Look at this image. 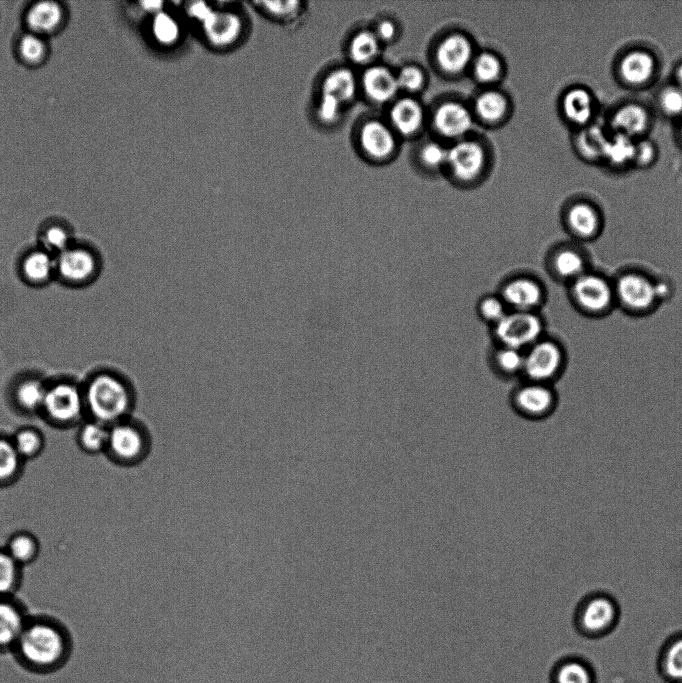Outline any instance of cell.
Wrapping results in <instances>:
<instances>
[{"mask_svg":"<svg viewBox=\"0 0 682 683\" xmlns=\"http://www.w3.org/2000/svg\"><path fill=\"white\" fill-rule=\"evenodd\" d=\"M73 651L72 635L57 618L30 615L11 653L24 670L51 674L69 661Z\"/></svg>","mask_w":682,"mask_h":683,"instance_id":"obj_1","label":"cell"},{"mask_svg":"<svg viewBox=\"0 0 682 683\" xmlns=\"http://www.w3.org/2000/svg\"><path fill=\"white\" fill-rule=\"evenodd\" d=\"M87 418L111 426L132 416L136 390L123 373L100 368L82 381Z\"/></svg>","mask_w":682,"mask_h":683,"instance_id":"obj_2","label":"cell"},{"mask_svg":"<svg viewBox=\"0 0 682 683\" xmlns=\"http://www.w3.org/2000/svg\"><path fill=\"white\" fill-rule=\"evenodd\" d=\"M39 417L57 429L77 428L87 418L82 381L68 376L48 379Z\"/></svg>","mask_w":682,"mask_h":683,"instance_id":"obj_3","label":"cell"},{"mask_svg":"<svg viewBox=\"0 0 682 683\" xmlns=\"http://www.w3.org/2000/svg\"><path fill=\"white\" fill-rule=\"evenodd\" d=\"M103 269L101 253L92 244L75 241L55 257V281L80 289L93 284Z\"/></svg>","mask_w":682,"mask_h":683,"instance_id":"obj_4","label":"cell"},{"mask_svg":"<svg viewBox=\"0 0 682 683\" xmlns=\"http://www.w3.org/2000/svg\"><path fill=\"white\" fill-rule=\"evenodd\" d=\"M151 436L147 427L132 416L109 428L105 456L118 466H135L149 454Z\"/></svg>","mask_w":682,"mask_h":683,"instance_id":"obj_5","label":"cell"},{"mask_svg":"<svg viewBox=\"0 0 682 683\" xmlns=\"http://www.w3.org/2000/svg\"><path fill=\"white\" fill-rule=\"evenodd\" d=\"M613 285L616 306L630 315L649 314L661 304L658 279L641 270L620 272Z\"/></svg>","mask_w":682,"mask_h":683,"instance_id":"obj_6","label":"cell"},{"mask_svg":"<svg viewBox=\"0 0 682 683\" xmlns=\"http://www.w3.org/2000/svg\"><path fill=\"white\" fill-rule=\"evenodd\" d=\"M567 287L572 305L586 316L602 317L616 307L613 280L603 273L590 269Z\"/></svg>","mask_w":682,"mask_h":683,"instance_id":"obj_7","label":"cell"},{"mask_svg":"<svg viewBox=\"0 0 682 683\" xmlns=\"http://www.w3.org/2000/svg\"><path fill=\"white\" fill-rule=\"evenodd\" d=\"M523 356L522 380L552 385L566 366L563 345L546 335L526 349Z\"/></svg>","mask_w":682,"mask_h":683,"instance_id":"obj_8","label":"cell"},{"mask_svg":"<svg viewBox=\"0 0 682 683\" xmlns=\"http://www.w3.org/2000/svg\"><path fill=\"white\" fill-rule=\"evenodd\" d=\"M490 332L494 344L524 352L545 336V322L539 312L509 310Z\"/></svg>","mask_w":682,"mask_h":683,"instance_id":"obj_9","label":"cell"},{"mask_svg":"<svg viewBox=\"0 0 682 683\" xmlns=\"http://www.w3.org/2000/svg\"><path fill=\"white\" fill-rule=\"evenodd\" d=\"M619 615L617 600L607 592L595 591L580 600L574 620L581 632L596 636L609 632L616 625Z\"/></svg>","mask_w":682,"mask_h":683,"instance_id":"obj_10","label":"cell"},{"mask_svg":"<svg viewBox=\"0 0 682 683\" xmlns=\"http://www.w3.org/2000/svg\"><path fill=\"white\" fill-rule=\"evenodd\" d=\"M511 409L529 421L550 417L558 405V395L551 384L522 380L509 395Z\"/></svg>","mask_w":682,"mask_h":683,"instance_id":"obj_11","label":"cell"},{"mask_svg":"<svg viewBox=\"0 0 682 683\" xmlns=\"http://www.w3.org/2000/svg\"><path fill=\"white\" fill-rule=\"evenodd\" d=\"M497 293L510 311L540 312L546 301V287L533 274L519 272L502 280Z\"/></svg>","mask_w":682,"mask_h":683,"instance_id":"obj_12","label":"cell"},{"mask_svg":"<svg viewBox=\"0 0 682 683\" xmlns=\"http://www.w3.org/2000/svg\"><path fill=\"white\" fill-rule=\"evenodd\" d=\"M48 380L36 372L17 375L9 385L11 408L23 416H38L44 401Z\"/></svg>","mask_w":682,"mask_h":683,"instance_id":"obj_13","label":"cell"},{"mask_svg":"<svg viewBox=\"0 0 682 683\" xmlns=\"http://www.w3.org/2000/svg\"><path fill=\"white\" fill-rule=\"evenodd\" d=\"M545 266L554 280L566 285L590 270L586 252L570 243L551 248L546 255Z\"/></svg>","mask_w":682,"mask_h":683,"instance_id":"obj_14","label":"cell"},{"mask_svg":"<svg viewBox=\"0 0 682 683\" xmlns=\"http://www.w3.org/2000/svg\"><path fill=\"white\" fill-rule=\"evenodd\" d=\"M19 279L32 288H42L55 281V256L38 245L25 249L18 257Z\"/></svg>","mask_w":682,"mask_h":683,"instance_id":"obj_15","label":"cell"},{"mask_svg":"<svg viewBox=\"0 0 682 683\" xmlns=\"http://www.w3.org/2000/svg\"><path fill=\"white\" fill-rule=\"evenodd\" d=\"M563 221L567 231L577 240L591 241L602 231V214L587 200H577L565 209Z\"/></svg>","mask_w":682,"mask_h":683,"instance_id":"obj_16","label":"cell"},{"mask_svg":"<svg viewBox=\"0 0 682 683\" xmlns=\"http://www.w3.org/2000/svg\"><path fill=\"white\" fill-rule=\"evenodd\" d=\"M29 616L17 596H0V654L11 652Z\"/></svg>","mask_w":682,"mask_h":683,"instance_id":"obj_17","label":"cell"},{"mask_svg":"<svg viewBox=\"0 0 682 683\" xmlns=\"http://www.w3.org/2000/svg\"><path fill=\"white\" fill-rule=\"evenodd\" d=\"M656 59L648 50L636 48L625 52L618 62V75L630 87H642L654 77Z\"/></svg>","mask_w":682,"mask_h":683,"instance_id":"obj_18","label":"cell"},{"mask_svg":"<svg viewBox=\"0 0 682 683\" xmlns=\"http://www.w3.org/2000/svg\"><path fill=\"white\" fill-rule=\"evenodd\" d=\"M651 116L648 109L638 102L619 105L611 114L610 126L613 133L625 135L634 140L640 139L650 127Z\"/></svg>","mask_w":682,"mask_h":683,"instance_id":"obj_19","label":"cell"},{"mask_svg":"<svg viewBox=\"0 0 682 683\" xmlns=\"http://www.w3.org/2000/svg\"><path fill=\"white\" fill-rule=\"evenodd\" d=\"M447 164L456 177L463 180L472 179L483 167V149L474 141H459L448 149Z\"/></svg>","mask_w":682,"mask_h":683,"instance_id":"obj_20","label":"cell"},{"mask_svg":"<svg viewBox=\"0 0 682 683\" xmlns=\"http://www.w3.org/2000/svg\"><path fill=\"white\" fill-rule=\"evenodd\" d=\"M595 107L592 93L582 86L570 87L564 92L561 99V110L564 118L578 128L592 123Z\"/></svg>","mask_w":682,"mask_h":683,"instance_id":"obj_21","label":"cell"},{"mask_svg":"<svg viewBox=\"0 0 682 683\" xmlns=\"http://www.w3.org/2000/svg\"><path fill=\"white\" fill-rule=\"evenodd\" d=\"M207 40L214 46L226 47L240 36L242 22L240 17L229 11H212L202 22Z\"/></svg>","mask_w":682,"mask_h":683,"instance_id":"obj_22","label":"cell"},{"mask_svg":"<svg viewBox=\"0 0 682 683\" xmlns=\"http://www.w3.org/2000/svg\"><path fill=\"white\" fill-rule=\"evenodd\" d=\"M433 121L437 131L448 138L465 135L473 124L469 110L457 102H446L440 105L434 113Z\"/></svg>","mask_w":682,"mask_h":683,"instance_id":"obj_23","label":"cell"},{"mask_svg":"<svg viewBox=\"0 0 682 683\" xmlns=\"http://www.w3.org/2000/svg\"><path fill=\"white\" fill-rule=\"evenodd\" d=\"M436 57L444 71L458 73L464 70L472 59L471 43L462 35H450L439 44Z\"/></svg>","mask_w":682,"mask_h":683,"instance_id":"obj_24","label":"cell"},{"mask_svg":"<svg viewBox=\"0 0 682 683\" xmlns=\"http://www.w3.org/2000/svg\"><path fill=\"white\" fill-rule=\"evenodd\" d=\"M362 149L372 158L384 159L395 148V138L392 131L378 120L366 122L360 131Z\"/></svg>","mask_w":682,"mask_h":683,"instance_id":"obj_25","label":"cell"},{"mask_svg":"<svg viewBox=\"0 0 682 683\" xmlns=\"http://www.w3.org/2000/svg\"><path fill=\"white\" fill-rule=\"evenodd\" d=\"M488 366L492 373L502 380L522 378L523 351L493 344L488 352Z\"/></svg>","mask_w":682,"mask_h":683,"instance_id":"obj_26","label":"cell"},{"mask_svg":"<svg viewBox=\"0 0 682 683\" xmlns=\"http://www.w3.org/2000/svg\"><path fill=\"white\" fill-rule=\"evenodd\" d=\"M362 86L366 95L377 103L392 99L399 90L394 75L383 66H372L362 76Z\"/></svg>","mask_w":682,"mask_h":683,"instance_id":"obj_27","label":"cell"},{"mask_svg":"<svg viewBox=\"0 0 682 683\" xmlns=\"http://www.w3.org/2000/svg\"><path fill=\"white\" fill-rule=\"evenodd\" d=\"M609 135L597 124H589L579 128L574 138L578 154L587 161H603Z\"/></svg>","mask_w":682,"mask_h":683,"instance_id":"obj_28","label":"cell"},{"mask_svg":"<svg viewBox=\"0 0 682 683\" xmlns=\"http://www.w3.org/2000/svg\"><path fill=\"white\" fill-rule=\"evenodd\" d=\"M110 426L86 418L77 427L76 443L81 451L89 455L105 454Z\"/></svg>","mask_w":682,"mask_h":683,"instance_id":"obj_29","label":"cell"},{"mask_svg":"<svg viewBox=\"0 0 682 683\" xmlns=\"http://www.w3.org/2000/svg\"><path fill=\"white\" fill-rule=\"evenodd\" d=\"M25 464L12 442L11 435L0 432V488L15 484L23 475Z\"/></svg>","mask_w":682,"mask_h":683,"instance_id":"obj_30","label":"cell"},{"mask_svg":"<svg viewBox=\"0 0 682 683\" xmlns=\"http://www.w3.org/2000/svg\"><path fill=\"white\" fill-rule=\"evenodd\" d=\"M423 110L414 99L398 100L390 110V120L393 127L402 135H412L419 130L423 123Z\"/></svg>","mask_w":682,"mask_h":683,"instance_id":"obj_31","label":"cell"},{"mask_svg":"<svg viewBox=\"0 0 682 683\" xmlns=\"http://www.w3.org/2000/svg\"><path fill=\"white\" fill-rule=\"evenodd\" d=\"M3 547L23 568L33 564L38 559L41 551L40 541L37 536L26 530L13 532Z\"/></svg>","mask_w":682,"mask_h":683,"instance_id":"obj_32","label":"cell"},{"mask_svg":"<svg viewBox=\"0 0 682 683\" xmlns=\"http://www.w3.org/2000/svg\"><path fill=\"white\" fill-rule=\"evenodd\" d=\"M62 9L58 3L42 1L35 3L27 13V23L37 34L54 31L62 21Z\"/></svg>","mask_w":682,"mask_h":683,"instance_id":"obj_33","label":"cell"},{"mask_svg":"<svg viewBox=\"0 0 682 683\" xmlns=\"http://www.w3.org/2000/svg\"><path fill=\"white\" fill-rule=\"evenodd\" d=\"M356 92V80L353 73L346 68H339L332 71L324 79L322 84V95L343 104L349 102Z\"/></svg>","mask_w":682,"mask_h":683,"instance_id":"obj_34","label":"cell"},{"mask_svg":"<svg viewBox=\"0 0 682 683\" xmlns=\"http://www.w3.org/2000/svg\"><path fill=\"white\" fill-rule=\"evenodd\" d=\"M12 442L20 457L28 462L38 458L46 446L43 432L33 426H22L11 434Z\"/></svg>","mask_w":682,"mask_h":683,"instance_id":"obj_35","label":"cell"},{"mask_svg":"<svg viewBox=\"0 0 682 683\" xmlns=\"http://www.w3.org/2000/svg\"><path fill=\"white\" fill-rule=\"evenodd\" d=\"M635 140L625 135H609L603 161L612 168L621 169L633 164Z\"/></svg>","mask_w":682,"mask_h":683,"instance_id":"obj_36","label":"cell"},{"mask_svg":"<svg viewBox=\"0 0 682 683\" xmlns=\"http://www.w3.org/2000/svg\"><path fill=\"white\" fill-rule=\"evenodd\" d=\"M37 245L53 256H57L76 239L69 227L61 223L47 224L38 234Z\"/></svg>","mask_w":682,"mask_h":683,"instance_id":"obj_37","label":"cell"},{"mask_svg":"<svg viewBox=\"0 0 682 683\" xmlns=\"http://www.w3.org/2000/svg\"><path fill=\"white\" fill-rule=\"evenodd\" d=\"M22 580L23 567L0 547V596H16Z\"/></svg>","mask_w":682,"mask_h":683,"instance_id":"obj_38","label":"cell"},{"mask_svg":"<svg viewBox=\"0 0 682 683\" xmlns=\"http://www.w3.org/2000/svg\"><path fill=\"white\" fill-rule=\"evenodd\" d=\"M476 314L481 322L492 328L509 312L508 307L496 293H487L479 297L475 306Z\"/></svg>","mask_w":682,"mask_h":683,"instance_id":"obj_39","label":"cell"},{"mask_svg":"<svg viewBox=\"0 0 682 683\" xmlns=\"http://www.w3.org/2000/svg\"><path fill=\"white\" fill-rule=\"evenodd\" d=\"M379 51V39L371 31L357 33L350 43V57L358 64H365L375 58Z\"/></svg>","mask_w":682,"mask_h":683,"instance_id":"obj_40","label":"cell"},{"mask_svg":"<svg viewBox=\"0 0 682 683\" xmlns=\"http://www.w3.org/2000/svg\"><path fill=\"white\" fill-rule=\"evenodd\" d=\"M475 109L480 118L485 121L494 122L504 116L507 109V101L501 93L487 91L477 97Z\"/></svg>","mask_w":682,"mask_h":683,"instance_id":"obj_41","label":"cell"},{"mask_svg":"<svg viewBox=\"0 0 682 683\" xmlns=\"http://www.w3.org/2000/svg\"><path fill=\"white\" fill-rule=\"evenodd\" d=\"M152 34L158 43L170 46L179 40L181 29L177 20L162 10L153 17Z\"/></svg>","mask_w":682,"mask_h":683,"instance_id":"obj_42","label":"cell"},{"mask_svg":"<svg viewBox=\"0 0 682 683\" xmlns=\"http://www.w3.org/2000/svg\"><path fill=\"white\" fill-rule=\"evenodd\" d=\"M663 658V669L666 676L675 682L682 680V636L669 642Z\"/></svg>","mask_w":682,"mask_h":683,"instance_id":"obj_43","label":"cell"},{"mask_svg":"<svg viewBox=\"0 0 682 683\" xmlns=\"http://www.w3.org/2000/svg\"><path fill=\"white\" fill-rule=\"evenodd\" d=\"M555 683H592L589 669L578 661H568L556 670Z\"/></svg>","mask_w":682,"mask_h":683,"instance_id":"obj_44","label":"cell"},{"mask_svg":"<svg viewBox=\"0 0 682 683\" xmlns=\"http://www.w3.org/2000/svg\"><path fill=\"white\" fill-rule=\"evenodd\" d=\"M657 100L664 115L682 118V88L675 84L666 86L660 90Z\"/></svg>","mask_w":682,"mask_h":683,"instance_id":"obj_45","label":"cell"},{"mask_svg":"<svg viewBox=\"0 0 682 683\" xmlns=\"http://www.w3.org/2000/svg\"><path fill=\"white\" fill-rule=\"evenodd\" d=\"M501 64L497 57L490 53L479 54L473 62V72L478 81L490 83L500 74Z\"/></svg>","mask_w":682,"mask_h":683,"instance_id":"obj_46","label":"cell"},{"mask_svg":"<svg viewBox=\"0 0 682 683\" xmlns=\"http://www.w3.org/2000/svg\"><path fill=\"white\" fill-rule=\"evenodd\" d=\"M19 52L29 63L39 62L45 54V44L36 34H26L19 42Z\"/></svg>","mask_w":682,"mask_h":683,"instance_id":"obj_47","label":"cell"},{"mask_svg":"<svg viewBox=\"0 0 682 683\" xmlns=\"http://www.w3.org/2000/svg\"><path fill=\"white\" fill-rule=\"evenodd\" d=\"M396 80L399 89L415 92L422 87L424 83V74L418 67L408 65L399 71L396 75Z\"/></svg>","mask_w":682,"mask_h":683,"instance_id":"obj_48","label":"cell"},{"mask_svg":"<svg viewBox=\"0 0 682 683\" xmlns=\"http://www.w3.org/2000/svg\"><path fill=\"white\" fill-rule=\"evenodd\" d=\"M448 149L435 142L424 145L420 151V158L424 165L438 168L447 163Z\"/></svg>","mask_w":682,"mask_h":683,"instance_id":"obj_49","label":"cell"},{"mask_svg":"<svg viewBox=\"0 0 682 683\" xmlns=\"http://www.w3.org/2000/svg\"><path fill=\"white\" fill-rule=\"evenodd\" d=\"M265 11L273 17L290 19L295 17L300 10L299 1H266L261 3Z\"/></svg>","mask_w":682,"mask_h":683,"instance_id":"obj_50","label":"cell"},{"mask_svg":"<svg viewBox=\"0 0 682 683\" xmlns=\"http://www.w3.org/2000/svg\"><path fill=\"white\" fill-rule=\"evenodd\" d=\"M656 147L648 139L635 140L633 165L637 167H648L656 158Z\"/></svg>","mask_w":682,"mask_h":683,"instance_id":"obj_51","label":"cell"},{"mask_svg":"<svg viewBox=\"0 0 682 683\" xmlns=\"http://www.w3.org/2000/svg\"><path fill=\"white\" fill-rule=\"evenodd\" d=\"M342 105L331 97L322 95L319 106L318 116L324 123H333L338 120L341 114Z\"/></svg>","mask_w":682,"mask_h":683,"instance_id":"obj_52","label":"cell"},{"mask_svg":"<svg viewBox=\"0 0 682 683\" xmlns=\"http://www.w3.org/2000/svg\"><path fill=\"white\" fill-rule=\"evenodd\" d=\"M213 9L205 2H193L187 7L190 17L201 23L212 13Z\"/></svg>","mask_w":682,"mask_h":683,"instance_id":"obj_53","label":"cell"},{"mask_svg":"<svg viewBox=\"0 0 682 683\" xmlns=\"http://www.w3.org/2000/svg\"><path fill=\"white\" fill-rule=\"evenodd\" d=\"M375 35L379 41H388L395 35V26L391 21L385 20L379 23Z\"/></svg>","mask_w":682,"mask_h":683,"instance_id":"obj_54","label":"cell"},{"mask_svg":"<svg viewBox=\"0 0 682 683\" xmlns=\"http://www.w3.org/2000/svg\"><path fill=\"white\" fill-rule=\"evenodd\" d=\"M140 4L144 10L154 15L163 10V2L160 1H144Z\"/></svg>","mask_w":682,"mask_h":683,"instance_id":"obj_55","label":"cell"},{"mask_svg":"<svg viewBox=\"0 0 682 683\" xmlns=\"http://www.w3.org/2000/svg\"><path fill=\"white\" fill-rule=\"evenodd\" d=\"M674 78L677 86L682 88V62L678 64L675 68Z\"/></svg>","mask_w":682,"mask_h":683,"instance_id":"obj_56","label":"cell"},{"mask_svg":"<svg viewBox=\"0 0 682 683\" xmlns=\"http://www.w3.org/2000/svg\"><path fill=\"white\" fill-rule=\"evenodd\" d=\"M680 136H681V139H682V119H681V124H680Z\"/></svg>","mask_w":682,"mask_h":683,"instance_id":"obj_57","label":"cell"},{"mask_svg":"<svg viewBox=\"0 0 682 683\" xmlns=\"http://www.w3.org/2000/svg\"><path fill=\"white\" fill-rule=\"evenodd\" d=\"M676 683H682V680H681V681H679V682H676Z\"/></svg>","mask_w":682,"mask_h":683,"instance_id":"obj_58","label":"cell"}]
</instances>
